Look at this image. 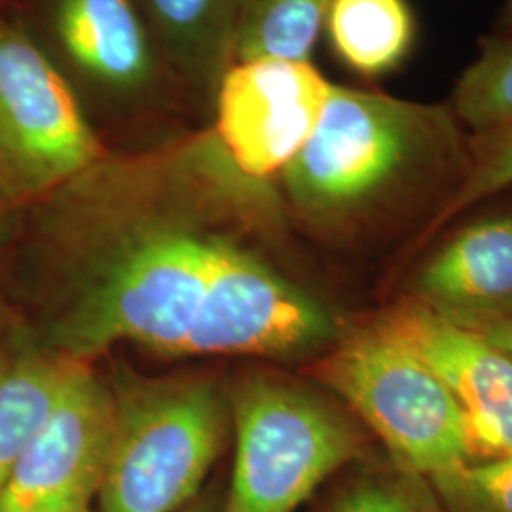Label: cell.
<instances>
[{
  "label": "cell",
  "mask_w": 512,
  "mask_h": 512,
  "mask_svg": "<svg viewBox=\"0 0 512 512\" xmlns=\"http://www.w3.org/2000/svg\"><path fill=\"white\" fill-rule=\"evenodd\" d=\"M245 0H137L164 67L194 92L215 95L234 63Z\"/></svg>",
  "instance_id": "7c38bea8"
},
{
  "label": "cell",
  "mask_w": 512,
  "mask_h": 512,
  "mask_svg": "<svg viewBox=\"0 0 512 512\" xmlns=\"http://www.w3.org/2000/svg\"><path fill=\"white\" fill-rule=\"evenodd\" d=\"M332 86L311 61H236L213 95L209 129L239 173L274 183L317 128Z\"/></svg>",
  "instance_id": "52a82bcc"
},
{
  "label": "cell",
  "mask_w": 512,
  "mask_h": 512,
  "mask_svg": "<svg viewBox=\"0 0 512 512\" xmlns=\"http://www.w3.org/2000/svg\"><path fill=\"white\" fill-rule=\"evenodd\" d=\"M50 29L61 73L95 103L131 109L158 90L164 63L137 0H54Z\"/></svg>",
  "instance_id": "9c48e42d"
},
{
  "label": "cell",
  "mask_w": 512,
  "mask_h": 512,
  "mask_svg": "<svg viewBox=\"0 0 512 512\" xmlns=\"http://www.w3.org/2000/svg\"><path fill=\"white\" fill-rule=\"evenodd\" d=\"M4 205H6V202L0 198V211H2V207H4Z\"/></svg>",
  "instance_id": "603a6c76"
},
{
  "label": "cell",
  "mask_w": 512,
  "mask_h": 512,
  "mask_svg": "<svg viewBox=\"0 0 512 512\" xmlns=\"http://www.w3.org/2000/svg\"><path fill=\"white\" fill-rule=\"evenodd\" d=\"M431 366L456 399L475 444L512 459V365L482 334L406 298L378 317Z\"/></svg>",
  "instance_id": "30bf717a"
},
{
  "label": "cell",
  "mask_w": 512,
  "mask_h": 512,
  "mask_svg": "<svg viewBox=\"0 0 512 512\" xmlns=\"http://www.w3.org/2000/svg\"><path fill=\"white\" fill-rule=\"evenodd\" d=\"M410 300L478 334L512 317V213L463 226L425 260Z\"/></svg>",
  "instance_id": "8fae6325"
},
{
  "label": "cell",
  "mask_w": 512,
  "mask_h": 512,
  "mask_svg": "<svg viewBox=\"0 0 512 512\" xmlns=\"http://www.w3.org/2000/svg\"><path fill=\"white\" fill-rule=\"evenodd\" d=\"M315 374L382 440L391 461L427 478L475 461L469 425L448 387L380 319L342 334Z\"/></svg>",
  "instance_id": "5b68a950"
},
{
  "label": "cell",
  "mask_w": 512,
  "mask_h": 512,
  "mask_svg": "<svg viewBox=\"0 0 512 512\" xmlns=\"http://www.w3.org/2000/svg\"><path fill=\"white\" fill-rule=\"evenodd\" d=\"M332 0H245L234 40L236 61H311Z\"/></svg>",
  "instance_id": "9a60e30c"
},
{
  "label": "cell",
  "mask_w": 512,
  "mask_h": 512,
  "mask_svg": "<svg viewBox=\"0 0 512 512\" xmlns=\"http://www.w3.org/2000/svg\"><path fill=\"white\" fill-rule=\"evenodd\" d=\"M86 512H95V509H90V511H86Z\"/></svg>",
  "instance_id": "cb8c5ba5"
},
{
  "label": "cell",
  "mask_w": 512,
  "mask_h": 512,
  "mask_svg": "<svg viewBox=\"0 0 512 512\" xmlns=\"http://www.w3.org/2000/svg\"><path fill=\"white\" fill-rule=\"evenodd\" d=\"M319 512H444L431 480L395 461L342 480Z\"/></svg>",
  "instance_id": "e0dca14e"
},
{
  "label": "cell",
  "mask_w": 512,
  "mask_h": 512,
  "mask_svg": "<svg viewBox=\"0 0 512 512\" xmlns=\"http://www.w3.org/2000/svg\"><path fill=\"white\" fill-rule=\"evenodd\" d=\"M74 359L23 355L0 366V490L50 414Z\"/></svg>",
  "instance_id": "5bb4252c"
},
{
  "label": "cell",
  "mask_w": 512,
  "mask_h": 512,
  "mask_svg": "<svg viewBox=\"0 0 512 512\" xmlns=\"http://www.w3.org/2000/svg\"><path fill=\"white\" fill-rule=\"evenodd\" d=\"M325 31L348 69L380 78L403 65L416 25L408 0H332Z\"/></svg>",
  "instance_id": "4fadbf2b"
},
{
  "label": "cell",
  "mask_w": 512,
  "mask_h": 512,
  "mask_svg": "<svg viewBox=\"0 0 512 512\" xmlns=\"http://www.w3.org/2000/svg\"><path fill=\"white\" fill-rule=\"evenodd\" d=\"M482 336L512 365V317L497 323L492 329L482 332Z\"/></svg>",
  "instance_id": "ffe728a7"
},
{
  "label": "cell",
  "mask_w": 512,
  "mask_h": 512,
  "mask_svg": "<svg viewBox=\"0 0 512 512\" xmlns=\"http://www.w3.org/2000/svg\"><path fill=\"white\" fill-rule=\"evenodd\" d=\"M482 139L486 141L484 147L437 209L429 222V232H435L476 203L512 188V126Z\"/></svg>",
  "instance_id": "d6986e66"
},
{
  "label": "cell",
  "mask_w": 512,
  "mask_h": 512,
  "mask_svg": "<svg viewBox=\"0 0 512 512\" xmlns=\"http://www.w3.org/2000/svg\"><path fill=\"white\" fill-rule=\"evenodd\" d=\"M220 505L217 497L211 492H202L194 501H190L183 511L179 512H219Z\"/></svg>",
  "instance_id": "44dd1931"
},
{
  "label": "cell",
  "mask_w": 512,
  "mask_h": 512,
  "mask_svg": "<svg viewBox=\"0 0 512 512\" xmlns=\"http://www.w3.org/2000/svg\"><path fill=\"white\" fill-rule=\"evenodd\" d=\"M461 158L448 105L332 86L317 128L279 179L298 219L348 232L414 202Z\"/></svg>",
  "instance_id": "7a4b0ae2"
},
{
  "label": "cell",
  "mask_w": 512,
  "mask_h": 512,
  "mask_svg": "<svg viewBox=\"0 0 512 512\" xmlns=\"http://www.w3.org/2000/svg\"><path fill=\"white\" fill-rule=\"evenodd\" d=\"M228 404L236 458L219 512H294L330 476L365 458L359 423L306 385L251 374Z\"/></svg>",
  "instance_id": "3957f363"
},
{
  "label": "cell",
  "mask_w": 512,
  "mask_h": 512,
  "mask_svg": "<svg viewBox=\"0 0 512 512\" xmlns=\"http://www.w3.org/2000/svg\"><path fill=\"white\" fill-rule=\"evenodd\" d=\"M107 154L54 59L0 16V198L42 202Z\"/></svg>",
  "instance_id": "8992f818"
},
{
  "label": "cell",
  "mask_w": 512,
  "mask_h": 512,
  "mask_svg": "<svg viewBox=\"0 0 512 512\" xmlns=\"http://www.w3.org/2000/svg\"><path fill=\"white\" fill-rule=\"evenodd\" d=\"M114 397L95 512H179L202 494L226 440L230 404L205 380H145Z\"/></svg>",
  "instance_id": "277c9868"
},
{
  "label": "cell",
  "mask_w": 512,
  "mask_h": 512,
  "mask_svg": "<svg viewBox=\"0 0 512 512\" xmlns=\"http://www.w3.org/2000/svg\"><path fill=\"white\" fill-rule=\"evenodd\" d=\"M459 124L478 137L512 126V35L488 42L459 76L452 105Z\"/></svg>",
  "instance_id": "2e32d148"
},
{
  "label": "cell",
  "mask_w": 512,
  "mask_h": 512,
  "mask_svg": "<svg viewBox=\"0 0 512 512\" xmlns=\"http://www.w3.org/2000/svg\"><path fill=\"white\" fill-rule=\"evenodd\" d=\"M69 260L57 353L114 346L165 357L298 359L342 336L338 317L258 243L283 222L274 183L239 173L211 129L135 156L107 154L46 200Z\"/></svg>",
  "instance_id": "6da1fadb"
},
{
  "label": "cell",
  "mask_w": 512,
  "mask_h": 512,
  "mask_svg": "<svg viewBox=\"0 0 512 512\" xmlns=\"http://www.w3.org/2000/svg\"><path fill=\"white\" fill-rule=\"evenodd\" d=\"M114 397L76 361L50 414L0 490V512L93 509L109 459Z\"/></svg>",
  "instance_id": "ba28073f"
},
{
  "label": "cell",
  "mask_w": 512,
  "mask_h": 512,
  "mask_svg": "<svg viewBox=\"0 0 512 512\" xmlns=\"http://www.w3.org/2000/svg\"><path fill=\"white\" fill-rule=\"evenodd\" d=\"M429 480L444 512H512V459L471 461Z\"/></svg>",
  "instance_id": "ac0fdd59"
},
{
  "label": "cell",
  "mask_w": 512,
  "mask_h": 512,
  "mask_svg": "<svg viewBox=\"0 0 512 512\" xmlns=\"http://www.w3.org/2000/svg\"><path fill=\"white\" fill-rule=\"evenodd\" d=\"M505 16V23L509 25V27H512V0H509V4H507V8H505V12H503Z\"/></svg>",
  "instance_id": "7402d4cb"
}]
</instances>
